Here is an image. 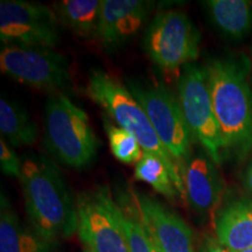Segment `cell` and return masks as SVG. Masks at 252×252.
<instances>
[{"label":"cell","mask_w":252,"mask_h":252,"mask_svg":"<svg viewBox=\"0 0 252 252\" xmlns=\"http://www.w3.org/2000/svg\"><path fill=\"white\" fill-rule=\"evenodd\" d=\"M30 225L46 241L58 243L77 232V204L54 161L32 154L19 178Z\"/></svg>","instance_id":"cell-1"},{"label":"cell","mask_w":252,"mask_h":252,"mask_svg":"<svg viewBox=\"0 0 252 252\" xmlns=\"http://www.w3.org/2000/svg\"><path fill=\"white\" fill-rule=\"evenodd\" d=\"M204 68L223 156L243 159L252 149V87L248 80L247 60L212 59Z\"/></svg>","instance_id":"cell-2"},{"label":"cell","mask_w":252,"mask_h":252,"mask_svg":"<svg viewBox=\"0 0 252 252\" xmlns=\"http://www.w3.org/2000/svg\"><path fill=\"white\" fill-rule=\"evenodd\" d=\"M86 93L97 105L106 112L108 117L133 135L143 149L159 158L168 169L179 195L185 201V185L180 167L176 165L166 150L146 112L127 88L105 71L96 69L89 75Z\"/></svg>","instance_id":"cell-3"},{"label":"cell","mask_w":252,"mask_h":252,"mask_svg":"<svg viewBox=\"0 0 252 252\" xmlns=\"http://www.w3.org/2000/svg\"><path fill=\"white\" fill-rule=\"evenodd\" d=\"M45 147L56 161L69 168H87L100 147L89 116L64 93L48 94L45 106Z\"/></svg>","instance_id":"cell-4"},{"label":"cell","mask_w":252,"mask_h":252,"mask_svg":"<svg viewBox=\"0 0 252 252\" xmlns=\"http://www.w3.org/2000/svg\"><path fill=\"white\" fill-rule=\"evenodd\" d=\"M126 88L143 106L160 141L182 169L193 154L191 143L194 139L185 121L178 97L163 84L127 80Z\"/></svg>","instance_id":"cell-5"},{"label":"cell","mask_w":252,"mask_h":252,"mask_svg":"<svg viewBox=\"0 0 252 252\" xmlns=\"http://www.w3.org/2000/svg\"><path fill=\"white\" fill-rule=\"evenodd\" d=\"M200 37V32L187 14L165 11L158 13L146 27L143 47L154 64L174 71L197 59Z\"/></svg>","instance_id":"cell-6"},{"label":"cell","mask_w":252,"mask_h":252,"mask_svg":"<svg viewBox=\"0 0 252 252\" xmlns=\"http://www.w3.org/2000/svg\"><path fill=\"white\" fill-rule=\"evenodd\" d=\"M178 99L193 139L198 141L219 166L223 159L222 138L214 112L206 68L194 63L185 65L178 80Z\"/></svg>","instance_id":"cell-7"},{"label":"cell","mask_w":252,"mask_h":252,"mask_svg":"<svg viewBox=\"0 0 252 252\" xmlns=\"http://www.w3.org/2000/svg\"><path fill=\"white\" fill-rule=\"evenodd\" d=\"M0 69L19 83L50 94L62 93L72 82L68 60L49 48L6 45L0 50Z\"/></svg>","instance_id":"cell-8"},{"label":"cell","mask_w":252,"mask_h":252,"mask_svg":"<svg viewBox=\"0 0 252 252\" xmlns=\"http://www.w3.org/2000/svg\"><path fill=\"white\" fill-rule=\"evenodd\" d=\"M77 235L90 252H130L117 215V202L106 187L84 191L77 200Z\"/></svg>","instance_id":"cell-9"},{"label":"cell","mask_w":252,"mask_h":252,"mask_svg":"<svg viewBox=\"0 0 252 252\" xmlns=\"http://www.w3.org/2000/svg\"><path fill=\"white\" fill-rule=\"evenodd\" d=\"M54 9L39 2L1 0L0 40L4 45L53 49L61 40Z\"/></svg>","instance_id":"cell-10"},{"label":"cell","mask_w":252,"mask_h":252,"mask_svg":"<svg viewBox=\"0 0 252 252\" xmlns=\"http://www.w3.org/2000/svg\"><path fill=\"white\" fill-rule=\"evenodd\" d=\"M126 204L143 225L157 252H195L193 230L179 214L159 200L133 191Z\"/></svg>","instance_id":"cell-11"},{"label":"cell","mask_w":252,"mask_h":252,"mask_svg":"<svg viewBox=\"0 0 252 252\" xmlns=\"http://www.w3.org/2000/svg\"><path fill=\"white\" fill-rule=\"evenodd\" d=\"M185 185V201L190 209L207 219L222 201L224 182L217 165L207 152L193 153L181 169Z\"/></svg>","instance_id":"cell-12"},{"label":"cell","mask_w":252,"mask_h":252,"mask_svg":"<svg viewBox=\"0 0 252 252\" xmlns=\"http://www.w3.org/2000/svg\"><path fill=\"white\" fill-rule=\"evenodd\" d=\"M153 7L147 0H102L97 39L104 49L117 50L137 35Z\"/></svg>","instance_id":"cell-13"},{"label":"cell","mask_w":252,"mask_h":252,"mask_svg":"<svg viewBox=\"0 0 252 252\" xmlns=\"http://www.w3.org/2000/svg\"><path fill=\"white\" fill-rule=\"evenodd\" d=\"M0 252H61L58 243L43 239L31 225L21 222L1 193L0 203Z\"/></svg>","instance_id":"cell-14"},{"label":"cell","mask_w":252,"mask_h":252,"mask_svg":"<svg viewBox=\"0 0 252 252\" xmlns=\"http://www.w3.org/2000/svg\"><path fill=\"white\" fill-rule=\"evenodd\" d=\"M216 238L231 252L252 248V202L235 200L219 213L215 222Z\"/></svg>","instance_id":"cell-15"},{"label":"cell","mask_w":252,"mask_h":252,"mask_svg":"<svg viewBox=\"0 0 252 252\" xmlns=\"http://www.w3.org/2000/svg\"><path fill=\"white\" fill-rule=\"evenodd\" d=\"M210 20L226 37L239 40L252 30V5L247 0H208Z\"/></svg>","instance_id":"cell-16"},{"label":"cell","mask_w":252,"mask_h":252,"mask_svg":"<svg viewBox=\"0 0 252 252\" xmlns=\"http://www.w3.org/2000/svg\"><path fill=\"white\" fill-rule=\"evenodd\" d=\"M102 0H61L53 5L61 26L84 39L97 37Z\"/></svg>","instance_id":"cell-17"},{"label":"cell","mask_w":252,"mask_h":252,"mask_svg":"<svg viewBox=\"0 0 252 252\" xmlns=\"http://www.w3.org/2000/svg\"><path fill=\"white\" fill-rule=\"evenodd\" d=\"M0 131L12 147L31 146L39 138V128L27 110L6 97L0 98Z\"/></svg>","instance_id":"cell-18"},{"label":"cell","mask_w":252,"mask_h":252,"mask_svg":"<svg viewBox=\"0 0 252 252\" xmlns=\"http://www.w3.org/2000/svg\"><path fill=\"white\" fill-rule=\"evenodd\" d=\"M134 178L135 180L151 186L154 190L168 200L175 201L180 197L165 163L152 154H143L141 159L135 165Z\"/></svg>","instance_id":"cell-19"},{"label":"cell","mask_w":252,"mask_h":252,"mask_svg":"<svg viewBox=\"0 0 252 252\" xmlns=\"http://www.w3.org/2000/svg\"><path fill=\"white\" fill-rule=\"evenodd\" d=\"M103 125L109 138L110 150L113 157L118 161L126 165L139 161L144 151L133 135L125 131L124 128L119 127L118 125L113 124L108 116H104Z\"/></svg>","instance_id":"cell-20"},{"label":"cell","mask_w":252,"mask_h":252,"mask_svg":"<svg viewBox=\"0 0 252 252\" xmlns=\"http://www.w3.org/2000/svg\"><path fill=\"white\" fill-rule=\"evenodd\" d=\"M117 215L130 252H157L143 225L123 200L117 203Z\"/></svg>","instance_id":"cell-21"},{"label":"cell","mask_w":252,"mask_h":252,"mask_svg":"<svg viewBox=\"0 0 252 252\" xmlns=\"http://www.w3.org/2000/svg\"><path fill=\"white\" fill-rule=\"evenodd\" d=\"M23 160L14 152L13 147L4 138L0 139V167L5 175L9 178H20Z\"/></svg>","instance_id":"cell-22"},{"label":"cell","mask_w":252,"mask_h":252,"mask_svg":"<svg viewBox=\"0 0 252 252\" xmlns=\"http://www.w3.org/2000/svg\"><path fill=\"white\" fill-rule=\"evenodd\" d=\"M197 252H231L220 243L216 236L206 235L198 245Z\"/></svg>","instance_id":"cell-23"},{"label":"cell","mask_w":252,"mask_h":252,"mask_svg":"<svg viewBox=\"0 0 252 252\" xmlns=\"http://www.w3.org/2000/svg\"><path fill=\"white\" fill-rule=\"evenodd\" d=\"M243 185L245 190H247L250 195H252V161L250 162V165L248 166L247 171L244 173Z\"/></svg>","instance_id":"cell-24"},{"label":"cell","mask_w":252,"mask_h":252,"mask_svg":"<svg viewBox=\"0 0 252 252\" xmlns=\"http://www.w3.org/2000/svg\"><path fill=\"white\" fill-rule=\"evenodd\" d=\"M239 252H252V248L247 249V250H243V251H239Z\"/></svg>","instance_id":"cell-25"},{"label":"cell","mask_w":252,"mask_h":252,"mask_svg":"<svg viewBox=\"0 0 252 252\" xmlns=\"http://www.w3.org/2000/svg\"><path fill=\"white\" fill-rule=\"evenodd\" d=\"M82 252H90V251H88L87 249H83V251H82Z\"/></svg>","instance_id":"cell-26"}]
</instances>
